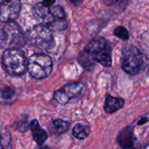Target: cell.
I'll list each match as a JSON object with an SVG mask.
<instances>
[{
    "instance_id": "1",
    "label": "cell",
    "mask_w": 149,
    "mask_h": 149,
    "mask_svg": "<svg viewBox=\"0 0 149 149\" xmlns=\"http://www.w3.org/2000/svg\"><path fill=\"white\" fill-rule=\"evenodd\" d=\"M2 64L9 74L21 76L26 71L28 61L21 48H8L2 55Z\"/></svg>"
},
{
    "instance_id": "2",
    "label": "cell",
    "mask_w": 149,
    "mask_h": 149,
    "mask_svg": "<svg viewBox=\"0 0 149 149\" xmlns=\"http://www.w3.org/2000/svg\"><path fill=\"white\" fill-rule=\"evenodd\" d=\"M145 58L135 46L127 44L122 48L121 67L130 74H137L144 67Z\"/></svg>"
},
{
    "instance_id": "3",
    "label": "cell",
    "mask_w": 149,
    "mask_h": 149,
    "mask_svg": "<svg viewBox=\"0 0 149 149\" xmlns=\"http://www.w3.org/2000/svg\"><path fill=\"white\" fill-rule=\"evenodd\" d=\"M26 42L35 48L48 50L53 42L52 31L45 24H37L26 34Z\"/></svg>"
},
{
    "instance_id": "4",
    "label": "cell",
    "mask_w": 149,
    "mask_h": 149,
    "mask_svg": "<svg viewBox=\"0 0 149 149\" xmlns=\"http://www.w3.org/2000/svg\"><path fill=\"white\" fill-rule=\"evenodd\" d=\"M94 61L102 66L109 67L112 64L111 46L103 37H97L91 41L85 48Z\"/></svg>"
},
{
    "instance_id": "5",
    "label": "cell",
    "mask_w": 149,
    "mask_h": 149,
    "mask_svg": "<svg viewBox=\"0 0 149 149\" xmlns=\"http://www.w3.org/2000/svg\"><path fill=\"white\" fill-rule=\"evenodd\" d=\"M52 59L45 54H34L28 60V71L35 79H44L48 77L52 72Z\"/></svg>"
},
{
    "instance_id": "6",
    "label": "cell",
    "mask_w": 149,
    "mask_h": 149,
    "mask_svg": "<svg viewBox=\"0 0 149 149\" xmlns=\"http://www.w3.org/2000/svg\"><path fill=\"white\" fill-rule=\"evenodd\" d=\"M5 43L9 48H21L26 44V37L21 27L14 21L8 22L3 28Z\"/></svg>"
},
{
    "instance_id": "7",
    "label": "cell",
    "mask_w": 149,
    "mask_h": 149,
    "mask_svg": "<svg viewBox=\"0 0 149 149\" xmlns=\"http://www.w3.org/2000/svg\"><path fill=\"white\" fill-rule=\"evenodd\" d=\"M21 9V0H3L0 2V21L6 23L13 21Z\"/></svg>"
},
{
    "instance_id": "8",
    "label": "cell",
    "mask_w": 149,
    "mask_h": 149,
    "mask_svg": "<svg viewBox=\"0 0 149 149\" xmlns=\"http://www.w3.org/2000/svg\"><path fill=\"white\" fill-rule=\"evenodd\" d=\"M84 86L81 83L67 84L54 94V99L61 104H66L72 98L78 96L82 91Z\"/></svg>"
},
{
    "instance_id": "9",
    "label": "cell",
    "mask_w": 149,
    "mask_h": 149,
    "mask_svg": "<svg viewBox=\"0 0 149 149\" xmlns=\"http://www.w3.org/2000/svg\"><path fill=\"white\" fill-rule=\"evenodd\" d=\"M117 142L123 149H137L138 143L134 137L132 127H127L121 130L117 137Z\"/></svg>"
},
{
    "instance_id": "10",
    "label": "cell",
    "mask_w": 149,
    "mask_h": 149,
    "mask_svg": "<svg viewBox=\"0 0 149 149\" xmlns=\"http://www.w3.org/2000/svg\"><path fill=\"white\" fill-rule=\"evenodd\" d=\"M30 129L34 141L38 146H42L48 138V134L40 127L37 120L34 119L31 121V122L30 123Z\"/></svg>"
},
{
    "instance_id": "11",
    "label": "cell",
    "mask_w": 149,
    "mask_h": 149,
    "mask_svg": "<svg viewBox=\"0 0 149 149\" xmlns=\"http://www.w3.org/2000/svg\"><path fill=\"white\" fill-rule=\"evenodd\" d=\"M124 105V100L122 98L107 96L104 104V109L107 113H113L122 108Z\"/></svg>"
},
{
    "instance_id": "12",
    "label": "cell",
    "mask_w": 149,
    "mask_h": 149,
    "mask_svg": "<svg viewBox=\"0 0 149 149\" xmlns=\"http://www.w3.org/2000/svg\"><path fill=\"white\" fill-rule=\"evenodd\" d=\"M34 13L36 16L42 20H45L46 22L51 18V8L42 4V2L37 3L34 6Z\"/></svg>"
},
{
    "instance_id": "13",
    "label": "cell",
    "mask_w": 149,
    "mask_h": 149,
    "mask_svg": "<svg viewBox=\"0 0 149 149\" xmlns=\"http://www.w3.org/2000/svg\"><path fill=\"white\" fill-rule=\"evenodd\" d=\"M45 24L52 31H63L67 27V23L65 18H50Z\"/></svg>"
},
{
    "instance_id": "14",
    "label": "cell",
    "mask_w": 149,
    "mask_h": 149,
    "mask_svg": "<svg viewBox=\"0 0 149 149\" xmlns=\"http://www.w3.org/2000/svg\"><path fill=\"white\" fill-rule=\"evenodd\" d=\"M15 91L13 88L2 86H0V102L10 103L14 100Z\"/></svg>"
},
{
    "instance_id": "15",
    "label": "cell",
    "mask_w": 149,
    "mask_h": 149,
    "mask_svg": "<svg viewBox=\"0 0 149 149\" xmlns=\"http://www.w3.org/2000/svg\"><path fill=\"white\" fill-rule=\"evenodd\" d=\"M91 129L88 126L82 124H77L72 130V134L78 140H84L89 135Z\"/></svg>"
},
{
    "instance_id": "16",
    "label": "cell",
    "mask_w": 149,
    "mask_h": 149,
    "mask_svg": "<svg viewBox=\"0 0 149 149\" xmlns=\"http://www.w3.org/2000/svg\"><path fill=\"white\" fill-rule=\"evenodd\" d=\"M80 64L85 68V70H91L94 67V60L91 56V54L87 51L84 50L80 54L78 57Z\"/></svg>"
},
{
    "instance_id": "17",
    "label": "cell",
    "mask_w": 149,
    "mask_h": 149,
    "mask_svg": "<svg viewBox=\"0 0 149 149\" xmlns=\"http://www.w3.org/2000/svg\"><path fill=\"white\" fill-rule=\"evenodd\" d=\"M69 123L67 121H64L61 119H56L53 121L52 127L51 129V131L52 132L57 134H61L66 132L68 130Z\"/></svg>"
},
{
    "instance_id": "18",
    "label": "cell",
    "mask_w": 149,
    "mask_h": 149,
    "mask_svg": "<svg viewBox=\"0 0 149 149\" xmlns=\"http://www.w3.org/2000/svg\"><path fill=\"white\" fill-rule=\"evenodd\" d=\"M65 18V13H64V9L59 5H56V6L51 8V18Z\"/></svg>"
},
{
    "instance_id": "19",
    "label": "cell",
    "mask_w": 149,
    "mask_h": 149,
    "mask_svg": "<svg viewBox=\"0 0 149 149\" xmlns=\"http://www.w3.org/2000/svg\"><path fill=\"white\" fill-rule=\"evenodd\" d=\"M114 35L123 40H127L129 39L130 34L127 29L124 26H118L113 31Z\"/></svg>"
},
{
    "instance_id": "20",
    "label": "cell",
    "mask_w": 149,
    "mask_h": 149,
    "mask_svg": "<svg viewBox=\"0 0 149 149\" xmlns=\"http://www.w3.org/2000/svg\"><path fill=\"white\" fill-rule=\"evenodd\" d=\"M1 146L3 149H8L10 142V135L9 132H4L1 136Z\"/></svg>"
},
{
    "instance_id": "21",
    "label": "cell",
    "mask_w": 149,
    "mask_h": 149,
    "mask_svg": "<svg viewBox=\"0 0 149 149\" xmlns=\"http://www.w3.org/2000/svg\"><path fill=\"white\" fill-rule=\"evenodd\" d=\"M56 2V0H42V3L44 4L46 6L51 8L53 5Z\"/></svg>"
},
{
    "instance_id": "22",
    "label": "cell",
    "mask_w": 149,
    "mask_h": 149,
    "mask_svg": "<svg viewBox=\"0 0 149 149\" xmlns=\"http://www.w3.org/2000/svg\"><path fill=\"white\" fill-rule=\"evenodd\" d=\"M101 1L106 5H115L118 0H101Z\"/></svg>"
},
{
    "instance_id": "23",
    "label": "cell",
    "mask_w": 149,
    "mask_h": 149,
    "mask_svg": "<svg viewBox=\"0 0 149 149\" xmlns=\"http://www.w3.org/2000/svg\"><path fill=\"white\" fill-rule=\"evenodd\" d=\"M70 1L74 6L76 7L80 6L83 3V0H70Z\"/></svg>"
},
{
    "instance_id": "24",
    "label": "cell",
    "mask_w": 149,
    "mask_h": 149,
    "mask_svg": "<svg viewBox=\"0 0 149 149\" xmlns=\"http://www.w3.org/2000/svg\"><path fill=\"white\" fill-rule=\"evenodd\" d=\"M37 149H49L48 147H41V146H39Z\"/></svg>"
},
{
    "instance_id": "25",
    "label": "cell",
    "mask_w": 149,
    "mask_h": 149,
    "mask_svg": "<svg viewBox=\"0 0 149 149\" xmlns=\"http://www.w3.org/2000/svg\"><path fill=\"white\" fill-rule=\"evenodd\" d=\"M145 149H149V145H148V146Z\"/></svg>"
}]
</instances>
